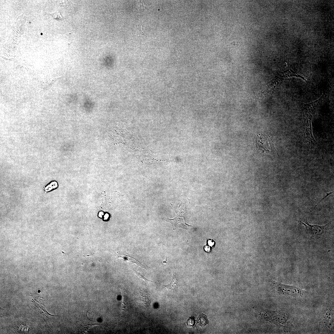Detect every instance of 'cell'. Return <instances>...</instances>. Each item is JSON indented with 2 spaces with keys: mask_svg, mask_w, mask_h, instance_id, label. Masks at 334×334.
Instances as JSON below:
<instances>
[{
  "mask_svg": "<svg viewBox=\"0 0 334 334\" xmlns=\"http://www.w3.org/2000/svg\"><path fill=\"white\" fill-rule=\"evenodd\" d=\"M138 20L139 21V24L138 25V30H140V31H141L142 32V34L146 36V35L144 34V33H143V32L142 31V23H141V22L140 20H139V19H138Z\"/></svg>",
  "mask_w": 334,
  "mask_h": 334,
  "instance_id": "7c38bea8",
  "label": "cell"
},
{
  "mask_svg": "<svg viewBox=\"0 0 334 334\" xmlns=\"http://www.w3.org/2000/svg\"><path fill=\"white\" fill-rule=\"evenodd\" d=\"M168 220L172 224L173 228L181 227L187 229L188 227L190 226V225L185 223L182 218L178 216L172 219H168Z\"/></svg>",
  "mask_w": 334,
  "mask_h": 334,
  "instance_id": "8992f818",
  "label": "cell"
},
{
  "mask_svg": "<svg viewBox=\"0 0 334 334\" xmlns=\"http://www.w3.org/2000/svg\"><path fill=\"white\" fill-rule=\"evenodd\" d=\"M134 271L135 273L137 275V276L140 278L142 279L143 280H144L145 281H149H149H150V282H151V280H150L147 279V278H146L145 277L143 276L140 273H139V272H137L136 270H135V269H134Z\"/></svg>",
  "mask_w": 334,
  "mask_h": 334,
  "instance_id": "30bf717a",
  "label": "cell"
},
{
  "mask_svg": "<svg viewBox=\"0 0 334 334\" xmlns=\"http://www.w3.org/2000/svg\"><path fill=\"white\" fill-rule=\"evenodd\" d=\"M273 283L278 291L281 294L293 297L302 296L304 291L296 286L282 284L273 281Z\"/></svg>",
  "mask_w": 334,
  "mask_h": 334,
  "instance_id": "6da1fadb",
  "label": "cell"
},
{
  "mask_svg": "<svg viewBox=\"0 0 334 334\" xmlns=\"http://www.w3.org/2000/svg\"><path fill=\"white\" fill-rule=\"evenodd\" d=\"M187 324L189 326H192L194 324V319L193 317H190L188 319Z\"/></svg>",
  "mask_w": 334,
  "mask_h": 334,
  "instance_id": "8fae6325",
  "label": "cell"
},
{
  "mask_svg": "<svg viewBox=\"0 0 334 334\" xmlns=\"http://www.w3.org/2000/svg\"><path fill=\"white\" fill-rule=\"evenodd\" d=\"M108 217H109V215L107 213L105 214V216H104V219L105 220L107 219H108Z\"/></svg>",
  "mask_w": 334,
  "mask_h": 334,
  "instance_id": "9a60e30c",
  "label": "cell"
},
{
  "mask_svg": "<svg viewBox=\"0 0 334 334\" xmlns=\"http://www.w3.org/2000/svg\"><path fill=\"white\" fill-rule=\"evenodd\" d=\"M298 221L300 224L303 225L305 227L306 229L314 236H320L323 233V226L318 225H310L307 222V220L306 222V223L299 221Z\"/></svg>",
  "mask_w": 334,
  "mask_h": 334,
  "instance_id": "7a4b0ae2",
  "label": "cell"
},
{
  "mask_svg": "<svg viewBox=\"0 0 334 334\" xmlns=\"http://www.w3.org/2000/svg\"><path fill=\"white\" fill-rule=\"evenodd\" d=\"M118 256L123 258L125 260L127 261L133 263H135L138 266L147 269L149 268L145 264H143L134 258L131 255L126 252H119L118 253Z\"/></svg>",
  "mask_w": 334,
  "mask_h": 334,
  "instance_id": "277c9868",
  "label": "cell"
},
{
  "mask_svg": "<svg viewBox=\"0 0 334 334\" xmlns=\"http://www.w3.org/2000/svg\"><path fill=\"white\" fill-rule=\"evenodd\" d=\"M122 313L123 314L127 311L131 307L130 300L127 294L126 287L124 285L122 286Z\"/></svg>",
  "mask_w": 334,
  "mask_h": 334,
  "instance_id": "3957f363",
  "label": "cell"
},
{
  "mask_svg": "<svg viewBox=\"0 0 334 334\" xmlns=\"http://www.w3.org/2000/svg\"><path fill=\"white\" fill-rule=\"evenodd\" d=\"M103 214V212H100L99 213V217H101L102 216V215Z\"/></svg>",
  "mask_w": 334,
  "mask_h": 334,
  "instance_id": "2e32d148",
  "label": "cell"
},
{
  "mask_svg": "<svg viewBox=\"0 0 334 334\" xmlns=\"http://www.w3.org/2000/svg\"><path fill=\"white\" fill-rule=\"evenodd\" d=\"M333 192H330V193H326V196H324V198H323L322 199H321V200H320V201H319V203H318V204H317V205H318V204H319V203H320V202H321V201H322V200H323V199H325V198H326V197H327L329 195H331V194H332V193H333Z\"/></svg>",
  "mask_w": 334,
  "mask_h": 334,
  "instance_id": "4fadbf2b",
  "label": "cell"
},
{
  "mask_svg": "<svg viewBox=\"0 0 334 334\" xmlns=\"http://www.w3.org/2000/svg\"><path fill=\"white\" fill-rule=\"evenodd\" d=\"M265 139L261 135H258L256 139V147L258 150L262 151H267L268 150V142L265 141Z\"/></svg>",
  "mask_w": 334,
  "mask_h": 334,
  "instance_id": "52a82bcc",
  "label": "cell"
},
{
  "mask_svg": "<svg viewBox=\"0 0 334 334\" xmlns=\"http://www.w3.org/2000/svg\"><path fill=\"white\" fill-rule=\"evenodd\" d=\"M208 245L211 246H213L214 244V242L211 240H208Z\"/></svg>",
  "mask_w": 334,
  "mask_h": 334,
  "instance_id": "5bb4252c",
  "label": "cell"
},
{
  "mask_svg": "<svg viewBox=\"0 0 334 334\" xmlns=\"http://www.w3.org/2000/svg\"><path fill=\"white\" fill-rule=\"evenodd\" d=\"M140 302L145 307H148L151 303L150 295L148 290L144 289H140L139 291Z\"/></svg>",
  "mask_w": 334,
  "mask_h": 334,
  "instance_id": "5b68a950",
  "label": "cell"
},
{
  "mask_svg": "<svg viewBox=\"0 0 334 334\" xmlns=\"http://www.w3.org/2000/svg\"><path fill=\"white\" fill-rule=\"evenodd\" d=\"M58 187V184L57 182L55 181H53L50 182L45 187H44L43 189L45 190V193H47L56 188Z\"/></svg>",
  "mask_w": 334,
  "mask_h": 334,
  "instance_id": "9c48e42d",
  "label": "cell"
},
{
  "mask_svg": "<svg viewBox=\"0 0 334 334\" xmlns=\"http://www.w3.org/2000/svg\"><path fill=\"white\" fill-rule=\"evenodd\" d=\"M172 272V279L170 283L167 285H162L159 283V284L165 287L168 289L169 293L175 290L178 286V280L176 276V274L173 271Z\"/></svg>",
  "mask_w": 334,
  "mask_h": 334,
  "instance_id": "ba28073f",
  "label": "cell"
}]
</instances>
